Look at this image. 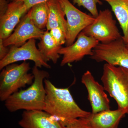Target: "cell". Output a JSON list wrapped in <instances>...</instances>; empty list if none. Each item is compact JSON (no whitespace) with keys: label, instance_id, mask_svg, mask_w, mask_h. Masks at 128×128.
Returning a JSON list of instances; mask_svg holds the SVG:
<instances>
[{"label":"cell","instance_id":"11","mask_svg":"<svg viewBox=\"0 0 128 128\" xmlns=\"http://www.w3.org/2000/svg\"><path fill=\"white\" fill-rule=\"evenodd\" d=\"M44 32V30L39 29L34 25L28 12L21 19L14 32L7 38L3 40V44L6 47H20L29 40L41 39Z\"/></svg>","mask_w":128,"mask_h":128},{"label":"cell","instance_id":"23","mask_svg":"<svg viewBox=\"0 0 128 128\" xmlns=\"http://www.w3.org/2000/svg\"><path fill=\"white\" fill-rule=\"evenodd\" d=\"M9 49L5 46L3 44V39L0 38V60H2L9 52Z\"/></svg>","mask_w":128,"mask_h":128},{"label":"cell","instance_id":"16","mask_svg":"<svg viewBox=\"0 0 128 128\" xmlns=\"http://www.w3.org/2000/svg\"><path fill=\"white\" fill-rule=\"evenodd\" d=\"M48 7V16L46 26L47 31L60 28L66 34L67 21L64 12L57 0H50L47 2Z\"/></svg>","mask_w":128,"mask_h":128},{"label":"cell","instance_id":"7","mask_svg":"<svg viewBox=\"0 0 128 128\" xmlns=\"http://www.w3.org/2000/svg\"><path fill=\"white\" fill-rule=\"evenodd\" d=\"M66 18V45L74 43L79 34L94 21L95 18L75 7L69 0H57Z\"/></svg>","mask_w":128,"mask_h":128},{"label":"cell","instance_id":"5","mask_svg":"<svg viewBox=\"0 0 128 128\" xmlns=\"http://www.w3.org/2000/svg\"><path fill=\"white\" fill-rule=\"evenodd\" d=\"M102 44H108L122 38L109 9L100 10L93 22L82 32Z\"/></svg>","mask_w":128,"mask_h":128},{"label":"cell","instance_id":"25","mask_svg":"<svg viewBox=\"0 0 128 128\" xmlns=\"http://www.w3.org/2000/svg\"><path fill=\"white\" fill-rule=\"evenodd\" d=\"M126 48H128V44H126Z\"/></svg>","mask_w":128,"mask_h":128},{"label":"cell","instance_id":"22","mask_svg":"<svg viewBox=\"0 0 128 128\" xmlns=\"http://www.w3.org/2000/svg\"><path fill=\"white\" fill-rule=\"evenodd\" d=\"M49 0H11V1L21 2H23L29 10L34 5L42 2H47Z\"/></svg>","mask_w":128,"mask_h":128},{"label":"cell","instance_id":"10","mask_svg":"<svg viewBox=\"0 0 128 128\" xmlns=\"http://www.w3.org/2000/svg\"><path fill=\"white\" fill-rule=\"evenodd\" d=\"M88 92V99L92 107V113L96 114L110 110V102L103 86L94 79L90 72L87 70L81 78Z\"/></svg>","mask_w":128,"mask_h":128},{"label":"cell","instance_id":"19","mask_svg":"<svg viewBox=\"0 0 128 128\" xmlns=\"http://www.w3.org/2000/svg\"><path fill=\"white\" fill-rule=\"evenodd\" d=\"M74 4L79 6H82L87 9L94 18L97 16L98 12L97 9V4L102 5L100 0H73Z\"/></svg>","mask_w":128,"mask_h":128},{"label":"cell","instance_id":"12","mask_svg":"<svg viewBox=\"0 0 128 128\" xmlns=\"http://www.w3.org/2000/svg\"><path fill=\"white\" fill-rule=\"evenodd\" d=\"M28 11L23 2L12 1L9 3L6 11L0 16V38L4 40L9 37L22 17Z\"/></svg>","mask_w":128,"mask_h":128},{"label":"cell","instance_id":"9","mask_svg":"<svg viewBox=\"0 0 128 128\" xmlns=\"http://www.w3.org/2000/svg\"><path fill=\"white\" fill-rule=\"evenodd\" d=\"M99 43L96 40L81 32L75 42L70 46L62 47L59 51L60 55H63L60 66H63L80 61L86 56H91L92 50Z\"/></svg>","mask_w":128,"mask_h":128},{"label":"cell","instance_id":"2","mask_svg":"<svg viewBox=\"0 0 128 128\" xmlns=\"http://www.w3.org/2000/svg\"><path fill=\"white\" fill-rule=\"evenodd\" d=\"M32 73L34 80L30 87L16 92L5 101V106L9 112L20 110H44L46 94L44 82L49 74L35 66L32 69Z\"/></svg>","mask_w":128,"mask_h":128},{"label":"cell","instance_id":"8","mask_svg":"<svg viewBox=\"0 0 128 128\" xmlns=\"http://www.w3.org/2000/svg\"><path fill=\"white\" fill-rule=\"evenodd\" d=\"M26 60L33 61L34 66L38 68L42 66L48 69L51 68L48 61L37 48L35 39L32 38L20 47L12 46L7 55L0 60V70H2L8 65L15 62Z\"/></svg>","mask_w":128,"mask_h":128},{"label":"cell","instance_id":"15","mask_svg":"<svg viewBox=\"0 0 128 128\" xmlns=\"http://www.w3.org/2000/svg\"><path fill=\"white\" fill-rule=\"evenodd\" d=\"M107 2L118 21L122 30V37L125 44L128 43V0H102Z\"/></svg>","mask_w":128,"mask_h":128},{"label":"cell","instance_id":"24","mask_svg":"<svg viewBox=\"0 0 128 128\" xmlns=\"http://www.w3.org/2000/svg\"><path fill=\"white\" fill-rule=\"evenodd\" d=\"M8 4L6 0H0V16L3 15L6 11Z\"/></svg>","mask_w":128,"mask_h":128},{"label":"cell","instance_id":"18","mask_svg":"<svg viewBox=\"0 0 128 128\" xmlns=\"http://www.w3.org/2000/svg\"><path fill=\"white\" fill-rule=\"evenodd\" d=\"M34 25L41 30L46 28L48 16V7L47 2L33 6L28 12Z\"/></svg>","mask_w":128,"mask_h":128},{"label":"cell","instance_id":"6","mask_svg":"<svg viewBox=\"0 0 128 128\" xmlns=\"http://www.w3.org/2000/svg\"><path fill=\"white\" fill-rule=\"evenodd\" d=\"M90 57L98 62H105L128 69V49L122 38L109 43H99Z\"/></svg>","mask_w":128,"mask_h":128},{"label":"cell","instance_id":"1","mask_svg":"<svg viewBox=\"0 0 128 128\" xmlns=\"http://www.w3.org/2000/svg\"><path fill=\"white\" fill-rule=\"evenodd\" d=\"M44 83L46 94L44 111L55 117L63 125L73 120L87 118L91 114L79 106L68 88H58L47 79Z\"/></svg>","mask_w":128,"mask_h":128},{"label":"cell","instance_id":"14","mask_svg":"<svg viewBox=\"0 0 128 128\" xmlns=\"http://www.w3.org/2000/svg\"><path fill=\"white\" fill-rule=\"evenodd\" d=\"M126 114L123 110L118 108L96 114L91 112L87 118L92 128H118L120 121Z\"/></svg>","mask_w":128,"mask_h":128},{"label":"cell","instance_id":"3","mask_svg":"<svg viewBox=\"0 0 128 128\" xmlns=\"http://www.w3.org/2000/svg\"><path fill=\"white\" fill-rule=\"evenodd\" d=\"M101 80L105 90L116 102L118 108L128 114V69L106 63Z\"/></svg>","mask_w":128,"mask_h":128},{"label":"cell","instance_id":"17","mask_svg":"<svg viewBox=\"0 0 128 128\" xmlns=\"http://www.w3.org/2000/svg\"><path fill=\"white\" fill-rule=\"evenodd\" d=\"M38 46L40 52L48 62L50 60L54 64L57 63L60 57L59 51L62 47L56 44L49 31L44 32Z\"/></svg>","mask_w":128,"mask_h":128},{"label":"cell","instance_id":"20","mask_svg":"<svg viewBox=\"0 0 128 128\" xmlns=\"http://www.w3.org/2000/svg\"><path fill=\"white\" fill-rule=\"evenodd\" d=\"M87 118H80L67 122L64 128H92Z\"/></svg>","mask_w":128,"mask_h":128},{"label":"cell","instance_id":"21","mask_svg":"<svg viewBox=\"0 0 128 128\" xmlns=\"http://www.w3.org/2000/svg\"><path fill=\"white\" fill-rule=\"evenodd\" d=\"M49 32L52 38L57 44L62 46L66 44V33L61 28H54L50 30Z\"/></svg>","mask_w":128,"mask_h":128},{"label":"cell","instance_id":"4","mask_svg":"<svg viewBox=\"0 0 128 128\" xmlns=\"http://www.w3.org/2000/svg\"><path fill=\"white\" fill-rule=\"evenodd\" d=\"M30 68V64L25 61L20 64H10L2 69L0 74L1 101L5 102L18 89L32 84L34 76L28 73Z\"/></svg>","mask_w":128,"mask_h":128},{"label":"cell","instance_id":"13","mask_svg":"<svg viewBox=\"0 0 128 128\" xmlns=\"http://www.w3.org/2000/svg\"><path fill=\"white\" fill-rule=\"evenodd\" d=\"M18 124L22 128H64L58 119L44 110H25Z\"/></svg>","mask_w":128,"mask_h":128}]
</instances>
